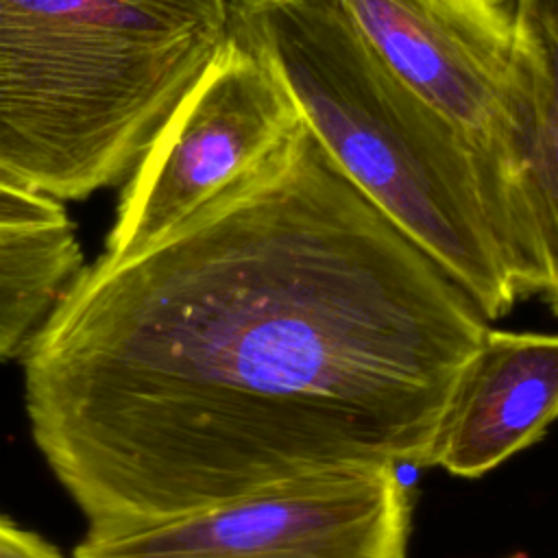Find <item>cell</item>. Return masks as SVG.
Segmentation results:
<instances>
[{
  "label": "cell",
  "instance_id": "cell-1",
  "mask_svg": "<svg viewBox=\"0 0 558 558\" xmlns=\"http://www.w3.org/2000/svg\"><path fill=\"white\" fill-rule=\"evenodd\" d=\"M486 329L299 120L155 242L83 266L22 355L24 405L87 527H137L429 466Z\"/></svg>",
  "mask_w": 558,
  "mask_h": 558
},
{
  "label": "cell",
  "instance_id": "cell-2",
  "mask_svg": "<svg viewBox=\"0 0 558 558\" xmlns=\"http://www.w3.org/2000/svg\"><path fill=\"white\" fill-rule=\"evenodd\" d=\"M229 24L270 61L347 179L488 320L519 299L506 194L464 137L368 48L338 0H231Z\"/></svg>",
  "mask_w": 558,
  "mask_h": 558
},
{
  "label": "cell",
  "instance_id": "cell-3",
  "mask_svg": "<svg viewBox=\"0 0 558 558\" xmlns=\"http://www.w3.org/2000/svg\"><path fill=\"white\" fill-rule=\"evenodd\" d=\"M231 0H0V179L59 203L129 177Z\"/></svg>",
  "mask_w": 558,
  "mask_h": 558
},
{
  "label": "cell",
  "instance_id": "cell-4",
  "mask_svg": "<svg viewBox=\"0 0 558 558\" xmlns=\"http://www.w3.org/2000/svg\"><path fill=\"white\" fill-rule=\"evenodd\" d=\"M397 466H349L137 527H87L72 558H408Z\"/></svg>",
  "mask_w": 558,
  "mask_h": 558
},
{
  "label": "cell",
  "instance_id": "cell-5",
  "mask_svg": "<svg viewBox=\"0 0 558 558\" xmlns=\"http://www.w3.org/2000/svg\"><path fill=\"white\" fill-rule=\"evenodd\" d=\"M299 111L257 46L229 24L222 44L129 177L105 257L155 242L270 155Z\"/></svg>",
  "mask_w": 558,
  "mask_h": 558
},
{
  "label": "cell",
  "instance_id": "cell-6",
  "mask_svg": "<svg viewBox=\"0 0 558 558\" xmlns=\"http://www.w3.org/2000/svg\"><path fill=\"white\" fill-rule=\"evenodd\" d=\"M379 61L438 111L497 177L512 222L519 157L510 0H338Z\"/></svg>",
  "mask_w": 558,
  "mask_h": 558
},
{
  "label": "cell",
  "instance_id": "cell-7",
  "mask_svg": "<svg viewBox=\"0 0 558 558\" xmlns=\"http://www.w3.org/2000/svg\"><path fill=\"white\" fill-rule=\"evenodd\" d=\"M558 418V333L486 329L440 421L429 466L480 477Z\"/></svg>",
  "mask_w": 558,
  "mask_h": 558
},
{
  "label": "cell",
  "instance_id": "cell-8",
  "mask_svg": "<svg viewBox=\"0 0 558 558\" xmlns=\"http://www.w3.org/2000/svg\"><path fill=\"white\" fill-rule=\"evenodd\" d=\"M517 57L519 296L558 316V0H510Z\"/></svg>",
  "mask_w": 558,
  "mask_h": 558
},
{
  "label": "cell",
  "instance_id": "cell-9",
  "mask_svg": "<svg viewBox=\"0 0 558 558\" xmlns=\"http://www.w3.org/2000/svg\"><path fill=\"white\" fill-rule=\"evenodd\" d=\"M83 266L72 222L0 231V362L24 355Z\"/></svg>",
  "mask_w": 558,
  "mask_h": 558
},
{
  "label": "cell",
  "instance_id": "cell-10",
  "mask_svg": "<svg viewBox=\"0 0 558 558\" xmlns=\"http://www.w3.org/2000/svg\"><path fill=\"white\" fill-rule=\"evenodd\" d=\"M72 222L63 203L0 179V231L46 229Z\"/></svg>",
  "mask_w": 558,
  "mask_h": 558
},
{
  "label": "cell",
  "instance_id": "cell-11",
  "mask_svg": "<svg viewBox=\"0 0 558 558\" xmlns=\"http://www.w3.org/2000/svg\"><path fill=\"white\" fill-rule=\"evenodd\" d=\"M0 558H65L37 532L0 514Z\"/></svg>",
  "mask_w": 558,
  "mask_h": 558
},
{
  "label": "cell",
  "instance_id": "cell-12",
  "mask_svg": "<svg viewBox=\"0 0 558 558\" xmlns=\"http://www.w3.org/2000/svg\"><path fill=\"white\" fill-rule=\"evenodd\" d=\"M508 558H527L525 554H512V556H508Z\"/></svg>",
  "mask_w": 558,
  "mask_h": 558
}]
</instances>
